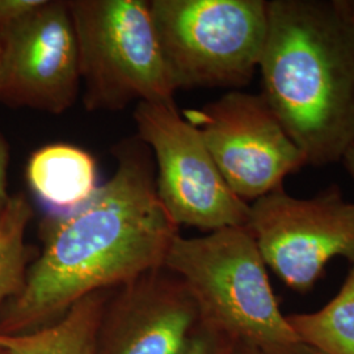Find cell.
I'll return each mask as SVG.
<instances>
[{
    "instance_id": "cell-3",
    "label": "cell",
    "mask_w": 354,
    "mask_h": 354,
    "mask_svg": "<svg viewBox=\"0 0 354 354\" xmlns=\"http://www.w3.org/2000/svg\"><path fill=\"white\" fill-rule=\"evenodd\" d=\"M165 268L185 283L200 324L232 351L314 354L281 313L250 228H222L200 238L177 235Z\"/></svg>"
},
{
    "instance_id": "cell-6",
    "label": "cell",
    "mask_w": 354,
    "mask_h": 354,
    "mask_svg": "<svg viewBox=\"0 0 354 354\" xmlns=\"http://www.w3.org/2000/svg\"><path fill=\"white\" fill-rule=\"evenodd\" d=\"M134 121L137 137L156 162L158 197L177 227L213 232L248 226L251 205L230 189L200 131L176 102H140Z\"/></svg>"
},
{
    "instance_id": "cell-4",
    "label": "cell",
    "mask_w": 354,
    "mask_h": 354,
    "mask_svg": "<svg viewBox=\"0 0 354 354\" xmlns=\"http://www.w3.org/2000/svg\"><path fill=\"white\" fill-rule=\"evenodd\" d=\"M83 102L89 112L131 102H175L146 0H68Z\"/></svg>"
},
{
    "instance_id": "cell-20",
    "label": "cell",
    "mask_w": 354,
    "mask_h": 354,
    "mask_svg": "<svg viewBox=\"0 0 354 354\" xmlns=\"http://www.w3.org/2000/svg\"><path fill=\"white\" fill-rule=\"evenodd\" d=\"M230 354H256L251 353V352H244V351H231V353Z\"/></svg>"
},
{
    "instance_id": "cell-21",
    "label": "cell",
    "mask_w": 354,
    "mask_h": 354,
    "mask_svg": "<svg viewBox=\"0 0 354 354\" xmlns=\"http://www.w3.org/2000/svg\"><path fill=\"white\" fill-rule=\"evenodd\" d=\"M351 6H352V11H353L354 15V1H351Z\"/></svg>"
},
{
    "instance_id": "cell-11",
    "label": "cell",
    "mask_w": 354,
    "mask_h": 354,
    "mask_svg": "<svg viewBox=\"0 0 354 354\" xmlns=\"http://www.w3.org/2000/svg\"><path fill=\"white\" fill-rule=\"evenodd\" d=\"M26 178L45 215L55 216L74 213L100 187L92 155L70 143H51L33 152Z\"/></svg>"
},
{
    "instance_id": "cell-19",
    "label": "cell",
    "mask_w": 354,
    "mask_h": 354,
    "mask_svg": "<svg viewBox=\"0 0 354 354\" xmlns=\"http://www.w3.org/2000/svg\"><path fill=\"white\" fill-rule=\"evenodd\" d=\"M7 340L8 335L0 333V354L7 353Z\"/></svg>"
},
{
    "instance_id": "cell-13",
    "label": "cell",
    "mask_w": 354,
    "mask_h": 354,
    "mask_svg": "<svg viewBox=\"0 0 354 354\" xmlns=\"http://www.w3.org/2000/svg\"><path fill=\"white\" fill-rule=\"evenodd\" d=\"M314 354H354V264L340 291L315 313L288 317Z\"/></svg>"
},
{
    "instance_id": "cell-16",
    "label": "cell",
    "mask_w": 354,
    "mask_h": 354,
    "mask_svg": "<svg viewBox=\"0 0 354 354\" xmlns=\"http://www.w3.org/2000/svg\"><path fill=\"white\" fill-rule=\"evenodd\" d=\"M231 351L219 336L200 324L183 354H230Z\"/></svg>"
},
{
    "instance_id": "cell-2",
    "label": "cell",
    "mask_w": 354,
    "mask_h": 354,
    "mask_svg": "<svg viewBox=\"0 0 354 354\" xmlns=\"http://www.w3.org/2000/svg\"><path fill=\"white\" fill-rule=\"evenodd\" d=\"M259 68L261 96L307 165L342 162L354 147L351 1H268V30Z\"/></svg>"
},
{
    "instance_id": "cell-9",
    "label": "cell",
    "mask_w": 354,
    "mask_h": 354,
    "mask_svg": "<svg viewBox=\"0 0 354 354\" xmlns=\"http://www.w3.org/2000/svg\"><path fill=\"white\" fill-rule=\"evenodd\" d=\"M0 102L51 114L74 105L82 79L67 1L45 0L0 32Z\"/></svg>"
},
{
    "instance_id": "cell-1",
    "label": "cell",
    "mask_w": 354,
    "mask_h": 354,
    "mask_svg": "<svg viewBox=\"0 0 354 354\" xmlns=\"http://www.w3.org/2000/svg\"><path fill=\"white\" fill-rule=\"evenodd\" d=\"M113 176L70 214L45 215L42 252L7 308L1 328L29 332L58 320L77 301L165 268L178 227L156 192L150 149L138 138L113 149Z\"/></svg>"
},
{
    "instance_id": "cell-17",
    "label": "cell",
    "mask_w": 354,
    "mask_h": 354,
    "mask_svg": "<svg viewBox=\"0 0 354 354\" xmlns=\"http://www.w3.org/2000/svg\"><path fill=\"white\" fill-rule=\"evenodd\" d=\"M8 167H10V146L0 133V214L11 198L8 193Z\"/></svg>"
},
{
    "instance_id": "cell-22",
    "label": "cell",
    "mask_w": 354,
    "mask_h": 354,
    "mask_svg": "<svg viewBox=\"0 0 354 354\" xmlns=\"http://www.w3.org/2000/svg\"><path fill=\"white\" fill-rule=\"evenodd\" d=\"M0 58H1V46H0Z\"/></svg>"
},
{
    "instance_id": "cell-18",
    "label": "cell",
    "mask_w": 354,
    "mask_h": 354,
    "mask_svg": "<svg viewBox=\"0 0 354 354\" xmlns=\"http://www.w3.org/2000/svg\"><path fill=\"white\" fill-rule=\"evenodd\" d=\"M342 162L344 167H345V169L348 171V174L354 180V147H352L349 151L344 155Z\"/></svg>"
},
{
    "instance_id": "cell-15",
    "label": "cell",
    "mask_w": 354,
    "mask_h": 354,
    "mask_svg": "<svg viewBox=\"0 0 354 354\" xmlns=\"http://www.w3.org/2000/svg\"><path fill=\"white\" fill-rule=\"evenodd\" d=\"M45 0H0V32L24 20Z\"/></svg>"
},
{
    "instance_id": "cell-7",
    "label": "cell",
    "mask_w": 354,
    "mask_h": 354,
    "mask_svg": "<svg viewBox=\"0 0 354 354\" xmlns=\"http://www.w3.org/2000/svg\"><path fill=\"white\" fill-rule=\"evenodd\" d=\"M183 115L200 131L230 189L244 203L282 188L285 177L307 165L261 95L228 91Z\"/></svg>"
},
{
    "instance_id": "cell-10",
    "label": "cell",
    "mask_w": 354,
    "mask_h": 354,
    "mask_svg": "<svg viewBox=\"0 0 354 354\" xmlns=\"http://www.w3.org/2000/svg\"><path fill=\"white\" fill-rule=\"evenodd\" d=\"M198 326L185 283L160 268L122 286L105 307L97 354H183Z\"/></svg>"
},
{
    "instance_id": "cell-12",
    "label": "cell",
    "mask_w": 354,
    "mask_h": 354,
    "mask_svg": "<svg viewBox=\"0 0 354 354\" xmlns=\"http://www.w3.org/2000/svg\"><path fill=\"white\" fill-rule=\"evenodd\" d=\"M106 291L84 297L50 324L8 335L7 354H97Z\"/></svg>"
},
{
    "instance_id": "cell-23",
    "label": "cell",
    "mask_w": 354,
    "mask_h": 354,
    "mask_svg": "<svg viewBox=\"0 0 354 354\" xmlns=\"http://www.w3.org/2000/svg\"><path fill=\"white\" fill-rule=\"evenodd\" d=\"M4 354H7V353H4Z\"/></svg>"
},
{
    "instance_id": "cell-14",
    "label": "cell",
    "mask_w": 354,
    "mask_h": 354,
    "mask_svg": "<svg viewBox=\"0 0 354 354\" xmlns=\"http://www.w3.org/2000/svg\"><path fill=\"white\" fill-rule=\"evenodd\" d=\"M33 207L26 194H13L0 214V307L16 298L26 285V231Z\"/></svg>"
},
{
    "instance_id": "cell-8",
    "label": "cell",
    "mask_w": 354,
    "mask_h": 354,
    "mask_svg": "<svg viewBox=\"0 0 354 354\" xmlns=\"http://www.w3.org/2000/svg\"><path fill=\"white\" fill-rule=\"evenodd\" d=\"M247 227L266 266L292 290H310L335 257L354 264V203L336 185L310 200L274 190L251 205Z\"/></svg>"
},
{
    "instance_id": "cell-5",
    "label": "cell",
    "mask_w": 354,
    "mask_h": 354,
    "mask_svg": "<svg viewBox=\"0 0 354 354\" xmlns=\"http://www.w3.org/2000/svg\"><path fill=\"white\" fill-rule=\"evenodd\" d=\"M150 12L175 88H228L252 80L266 44L264 0H152Z\"/></svg>"
}]
</instances>
